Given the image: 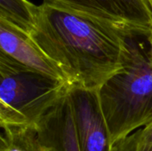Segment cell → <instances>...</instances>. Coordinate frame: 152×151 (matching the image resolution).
Listing matches in <instances>:
<instances>
[{
	"mask_svg": "<svg viewBox=\"0 0 152 151\" xmlns=\"http://www.w3.org/2000/svg\"><path fill=\"white\" fill-rule=\"evenodd\" d=\"M29 36L72 85L98 90L125 67L128 38L143 35L45 0Z\"/></svg>",
	"mask_w": 152,
	"mask_h": 151,
	"instance_id": "obj_1",
	"label": "cell"
},
{
	"mask_svg": "<svg viewBox=\"0 0 152 151\" xmlns=\"http://www.w3.org/2000/svg\"><path fill=\"white\" fill-rule=\"evenodd\" d=\"M138 36L128 38L125 67L98 89L112 146L152 123V66Z\"/></svg>",
	"mask_w": 152,
	"mask_h": 151,
	"instance_id": "obj_2",
	"label": "cell"
},
{
	"mask_svg": "<svg viewBox=\"0 0 152 151\" xmlns=\"http://www.w3.org/2000/svg\"><path fill=\"white\" fill-rule=\"evenodd\" d=\"M69 86L0 56L1 128L36 126Z\"/></svg>",
	"mask_w": 152,
	"mask_h": 151,
	"instance_id": "obj_3",
	"label": "cell"
},
{
	"mask_svg": "<svg viewBox=\"0 0 152 151\" xmlns=\"http://www.w3.org/2000/svg\"><path fill=\"white\" fill-rule=\"evenodd\" d=\"M69 95L74 109L81 151H112L98 90L70 85Z\"/></svg>",
	"mask_w": 152,
	"mask_h": 151,
	"instance_id": "obj_4",
	"label": "cell"
},
{
	"mask_svg": "<svg viewBox=\"0 0 152 151\" xmlns=\"http://www.w3.org/2000/svg\"><path fill=\"white\" fill-rule=\"evenodd\" d=\"M0 56L49 78L72 85L61 69L28 33L1 19Z\"/></svg>",
	"mask_w": 152,
	"mask_h": 151,
	"instance_id": "obj_5",
	"label": "cell"
},
{
	"mask_svg": "<svg viewBox=\"0 0 152 151\" xmlns=\"http://www.w3.org/2000/svg\"><path fill=\"white\" fill-rule=\"evenodd\" d=\"M63 6L110 21L145 36L152 30L150 0H69Z\"/></svg>",
	"mask_w": 152,
	"mask_h": 151,
	"instance_id": "obj_6",
	"label": "cell"
},
{
	"mask_svg": "<svg viewBox=\"0 0 152 151\" xmlns=\"http://www.w3.org/2000/svg\"><path fill=\"white\" fill-rule=\"evenodd\" d=\"M36 131L41 144L47 151H81L69 89L39 120Z\"/></svg>",
	"mask_w": 152,
	"mask_h": 151,
	"instance_id": "obj_7",
	"label": "cell"
},
{
	"mask_svg": "<svg viewBox=\"0 0 152 151\" xmlns=\"http://www.w3.org/2000/svg\"><path fill=\"white\" fill-rule=\"evenodd\" d=\"M39 6L28 0H0V19L28 35L36 28Z\"/></svg>",
	"mask_w": 152,
	"mask_h": 151,
	"instance_id": "obj_8",
	"label": "cell"
},
{
	"mask_svg": "<svg viewBox=\"0 0 152 151\" xmlns=\"http://www.w3.org/2000/svg\"><path fill=\"white\" fill-rule=\"evenodd\" d=\"M0 151H47L41 144L36 126H6L2 128Z\"/></svg>",
	"mask_w": 152,
	"mask_h": 151,
	"instance_id": "obj_9",
	"label": "cell"
},
{
	"mask_svg": "<svg viewBox=\"0 0 152 151\" xmlns=\"http://www.w3.org/2000/svg\"><path fill=\"white\" fill-rule=\"evenodd\" d=\"M125 139L133 144L152 146V123L135 131Z\"/></svg>",
	"mask_w": 152,
	"mask_h": 151,
	"instance_id": "obj_10",
	"label": "cell"
},
{
	"mask_svg": "<svg viewBox=\"0 0 152 151\" xmlns=\"http://www.w3.org/2000/svg\"><path fill=\"white\" fill-rule=\"evenodd\" d=\"M147 39H148V42H149V44H150V48H149V51H148L149 61H150V62H151L152 66V30L151 31V33L149 34V36H147Z\"/></svg>",
	"mask_w": 152,
	"mask_h": 151,
	"instance_id": "obj_11",
	"label": "cell"
},
{
	"mask_svg": "<svg viewBox=\"0 0 152 151\" xmlns=\"http://www.w3.org/2000/svg\"><path fill=\"white\" fill-rule=\"evenodd\" d=\"M45 1L55 3V4H61V5H66L68 4V2H69V0H45Z\"/></svg>",
	"mask_w": 152,
	"mask_h": 151,
	"instance_id": "obj_12",
	"label": "cell"
}]
</instances>
